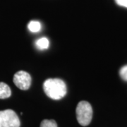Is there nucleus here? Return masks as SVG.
I'll return each mask as SVG.
<instances>
[{"label":"nucleus","instance_id":"obj_1","mask_svg":"<svg viewBox=\"0 0 127 127\" xmlns=\"http://www.w3.org/2000/svg\"><path fill=\"white\" fill-rule=\"evenodd\" d=\"M43 89L46 95L52 100H61L66 94V86L59 78L46 80L43 84Z\"/></svg>","mask_w":127,"mask_h":127},{"label":"nucleus","instance_id":"obj_2","mask_svg":"<svg viewBox=\"0 0 127 127\" xmlns=\"http://www.w3.org/2000/svg\"><path fill=\"white\" fill-rule=\"evenodd\" d=\"M76 113L78 122L81 126L86 127L91 123L93 117V109L89 102L86 101L80 102L76 107Z\"/></svg>","mask_w":127,"mask_h":127},{"label":"nucleus","instance_id":"obj_3","mask_svg":"<svg viewBox=\"0 0 127 127\" xmlns=\"http://www.w3.org/2000/svg\"><path fill=\"white\" fill-rule=\"evenodd\" d=\"M18 115L12 109L0 111V127H20Z\"/></svg>","mask_w":127,"mask_h":127},{"label":"nucleus","instance_id":"obj_4","mask_svg":"<svg viewBox=\"0 0 127 127\" xmlns=\"http://www.w3.org/2000/svg\"><path fill=\"white\" fill-rule=\"evenodd\" d=\"M14 83L19 89L26 91L31 85V76L26 71H19L14 75Z\"/></svg>","mask_w":127,"mask_h":127},{"label":"nucleus","instance_id":"obj_5","mask_svg":"<svg viewBox=\"0 0 127 127\" xmlns=\"http://www.w3.org/2000/svg\"><path fill=\"white\" fill-rule=\"evenodd\" d=\"M11 95L9 86L3 82H0V99L8 98Z\"/></svg>","mask_w":127,"mask_h":127},{"label":"nucleus","instance_id":"obj_6","mask_svg":"<svg viewBox=\"0 0 127 127\" xmlns=\"http://www.w3.org/2000/svg\"><path fill=\"white\" fill-rule=\"evenodd\" d=\"M35 44H36V47L37 49L40 50H44L49 47L50 42L47 37H41L36 41Z\"/></svg>","mask_w":127,"mask_h":127},{"label":"nucleus","instance_id":"obj_7","mask_svg":"<svg viewBox=\"0 0 127 127\" xmlns=\"http://www.w3.org/2000/svg\"><path fill=\"white\" fill-rule=\"evenodd\" d=\"M28 28L29 29V31L32 32H37L40 31L41 29V24L39 21H30Z\"/></svg>","mask_w":127,"mask_h":127},{"label":"nucleus","instance_id":"obj_8","mask_svg":"<svg viewBox=\"0 0 127 127\" xmlns=\"http://www.w3.org/2000/svg\"><path fill=\"white\" fill-rule=\"evenodd\" d=\"M40 127H57V124L55 120L45 119V120L42 121L40 124Z\"/></svg>","mask_w":127,"mask_h":127},{"label":"nucleus","instance_id":"obj_9","mask_svg":"<svg viewBox=\"0 0 127 127\" xmlns=\"http://www.w3.org/2000/svg\"><path fill=\"white\" fill-rule=\"evenodd\" d=\"M119 74L123 80L127 81V65L124 66L122 68L120 69Z\"/></svg>","mask_w":127,"mask_h":127},{"label":"nucleus","instance_id":"obj_10","mask_svg":"<svg viewBox=\"0 0 127 127\" xmlns=\"http://www.w3.org/2000/svg\"><path fill=\"white\" fill-rule=\"evenodd\" d=\"M115 1L119 6L127 8V0H115Z\"/></svg>","mask_w":127,"mask_h":127}]
</instances>
